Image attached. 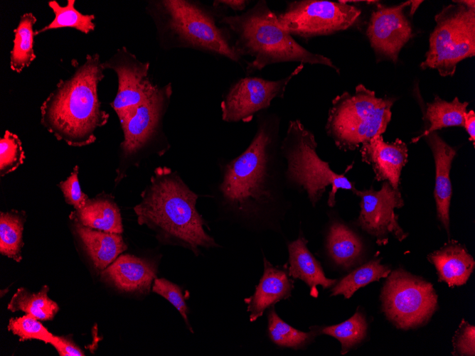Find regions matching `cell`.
Masks as SVG:
<instances>
[{
  "label": "cell",
  "mask_w": 475,
  "mask_h": 356,
  "mask_svg": "<svg viewBox=\"0 0 475 356\" xmlns=\"http://www.w3.org/2000/svg\"><path fill=\"white\" fill-rule=\"evenodd\" d=\"M409 5L410 1L390 7L378 5L372 12L366 33L378 57L397 61L400 50L412 35L410 23L403 11Z\"/></svg>",
  "instance_id": "9a60e30c"
},
{
  "label": "cell",
  "mask_w": 475,
  "mask_h": 356,
  "mask_svg": "<svg viewBox=\"0 0 475 356\" xmlns=\"http://www.w3.org/2000/svg\"><path fill=\"white\" fill-rule=\"evenodd\" d=\"M104 70H113L117 77V91L110 106L120 125L132 118L137 108L148 100L157 89L149 77L150 63L142 62L122 46L102 63Z\"/></svg>",
  "instance_id": "7c38bea8"
},
{
  "label": "cell",
  "mask_w": 475,
  "mask_h": 356,
  "mask_svg": "<svg viewBox=\"0 0 475 356\" xmlns=\"http://www.w3.org/2000/svg\"><path fill=\"white\" fill-rule=\"evenodd\" d=\"M36 18L32 13H24L14 28L13 48L10 52V68L20 73L36 59L34 52L35 31L33 26Z\"/></svg>",
  "instance_id": "484cf974"
},
{
  "label": "cell",
  "mask_w": 475,
  "mask_h": 356,
  "mask_svg": "<svg viewBox=\"0 0 475 356\" xmlns=\"http://www.w3.org/2000/svg\"><path fill=\"white\" fill-rule=\"evenodd\" d=\"M145 9L163 50L192 49L237 63L242 60L231 41L230 30L220 27L215 12L201 1L150 0Z\"/></svg>",
  "instance_id": "277c9868"
},
{
  "label": "cell",
  "mask_w": 475,
  "mask_h": 356,
  "mask_svg": "<svg viewBox=\"0 0 475 356\" xmlns=\"http://www.w3.org/2000/svg\"><path fill=\"white\" fill-rule=\"evenodd\" d=\"M263 261V275L253 295L245 299L251 322L276 303L289 298L294 288V281L289 278L287 265L274 266L265 257Z\"/></svg>",
  "instance_id": "ac0fdd59"
},
{
  "label": "cell",
  "mask_w": 475,
  "mask_h": 356,
  "mask_svg": "<svg viewBox=\"0 0 475 356\" xmlns=\"http://www.w3.org/2000/svg\"><path fill=\"white\" fill-rule=\"evenodd\" d=\"M464 127L466 129L469 136V141L473 142L474 146L475 141V113L474 110L466 112L464 115Z\"/></svg>",
  "instance_id": "ab89813d"
},
{
  "label": "cell",
  "mask_w": 475,
  "mask_h": 356,
  "mask_svg": "<svg viewBox=\"0 0 475 356\" xmlns=\"http://www.w3.org/2000/svg\"><path fill=\"white\" fill-rule=\"evenodd\" d=\"M468 104L467 102H461L457 97L452 102H447L439 96H435L434 101L427 104L425 116L428 123L427 128L420 135L413 138L411 142H417L421 138L442 128L464 127V115Z\"/></svg>",
  "instance_id": "d4e9b609"
},
{
  "label": "cell",
  "mask_w": 475,
  "mask_h": 356,
  "mask_svg": "<svg viewBox=\"0 0 475 356\" xmlns=\"http://www.w3.org/2000/svg\"><path fill=\"white\" fill-rule=\"evenodd\" d=\"M300 63L286 77L267 80L245 77L235 82L220 104L222 119L226 122H248L258 112L267 108L275 97H282L289 81L303 69Z\"/></svg>",
  "instance_id": "4fadbf2b"
},
{
  "label": "cell",
  "mask_w": 475,
  "mask_h": 356,
  "mask_svg": "<svg viewBox=\"0 0 475 356\" xmlns=\"http://www.w3.org/2000/svg\"><path fill=\"white\" fill-rule=\"evenodd\" d=\"M316 331L299 330L284 322L272 307L268 313V335L271 341L280 347L300 350L311 342Z\"/></svg>",
  "instance_id": "4dcf8cb0"
},
{
  "label": "cell",
  "mask_w": 475,
  "mask_h": 356,
  "mask_svg": "<svg viewBox=\"0 0 475 356\" xmlns=\"http://www.w3.org/2000/svg\"><path fill=\"white\" fill-rule=\"evenodd\" d=\"M427 141L432 149L435 163L434 196L437 217L449 234V206L452 183L449 173L456 150L446 143L435 131L430 133Z\"/></svg>",
  "instance_id": "d6986e66"
},
{
  "label": "cell",
  "mask_w": 475,
  "mask_h": 356,
  "mask_svg": "<svg viewBox=\"0 0 475 356\" xmlns=\"http://www.w3.org/2000/svg\"><path fill=\"white\" fill-rule=\"evenodd\" d=\"M248 3L249 1L245 0H217L213 1V6L219 8L222 6L237 11L244 10Z\"/></svg>",
  "instance_id": "f35d334b"
},
{
  "label": "cell",
  "mask_w": 475,
  "mask_h": 356,
  "mask_svg": "<svg viewBox=\"0 0 475 356\" xmlns=\"http://www.w3.org/2000/svg\"><path fill=\"white\" fill-rule=\"evenodd\" d=\"M100 55L87 54L80 63L71 60L72 75L60 80L41 106V123L58 141L82 147L96 141L95 132L108 122L98 85L105 77Z\"/></svg>",
  "instance_id": "7a4b0ae2"
},
{
  "label": "cell",
  "mask_w": 475,
  "mask_h": 356,
  "mask_svg": "<svg viewBox=\"0 0 475 356\" xmlns=\"http://www.w3.org/2000/svg\"><path fill=\"white\" fill-rule=\"evenodd\" d=\"M380 259H372L344 276L331 289V296L343 295L350 298L360 288L385 278L390 272L388 266L380 263Z\"/></svg>",
  "instance_id": "f1b7e54d"
},
{
  "label": "cell",
  "mask_w": 475,
  "mask_h": 356,
  "mask_svg": "<svg viewBox=\"0 0 475 356\" xmlns=\"http://www.w3.org/2000/svg\"><path fill=\"white\" fill-rule=\"evenodd\" d=\"M24 212L11 210L0 213V253L17 262L22 259Z\"/></svg>",
  "instance_id": "83f0119b"
},
{
  "label": "cell",
  "mask_w": 475,
  "mask_h": 356,
  "mask_svg": "<svg viewBox=\"0 0 475 356\" xmlns=\"http://www.w3.org/2000/svg\"><path fill=\"white\" fill-rule=\"evenodd\" d=\"M428 260L435 266L439 281L449 287L465 284L475 266L472 256L457 242L445 244L431 253Z\"/></svg>",
  "instance_id": "44dd1931"
},
{
  "label": "cell",
  "mask_w": 475,
  "mask_h": 356,
  "mask_svg": "<svg viewBox=\"0 0 475 356\" xmlns=\"http://www.w3.org/2000/svg\"><path fill=\"white\" fill-rule=\"evenodd\" d=\"M50 344L60 356H83L84 352L70 339L53 335Z\"/></svg>",
  "instance_id": "74e56055"
},
{
  "label": "cell",
  "mask_w": 475,
  "mask_h": 356,
  "mask_svg": "<svg viewBox=\"0 0 475 356\" xmlns=\"http://www.w3.org/2000/svg\"><path fill=\"white\" fill-rule=\"evenodd\" d=\"M274 129L260 121L252 141L222 168L218 192L223 205L247 220H279L284 203V171L274 161Z\"/></svg>",
  "instance_id": "6da1fadb"
},
{
  "label": "cell",
  "mask_w": 475,
  "mask_h": 356,
  "mask_svg": "<svg viewBox=\"0 0 475 356\" xmlns=\"http://www.w3.org/2000/svg\"><path fill=\"white\" fill-rule=\"evenodd\" d=\"M172 94L171 82L158 86L151 97L137 108L134 115L121 125L123 141L119 147L116 183L125 176L129 168L138 166L149 156H162L170 149L164 130V119Z\"/></svg>",
  "instance_id": "ba28073f"
},
{
  "label": "cell",
  "mask_w": 475,
  "mask_h": 356,
  "mask_svg": "<svg viewBox=\"0 0 475 356\" xmlns=\"http://www.w3.org/2000/svg\"><path fill=\"white\" fill-rule=\"evenodd\" d=\"M368 324L365 315L356 311L348 320L336 325L325 327L321 333L337 339L341 345V354H346L351 348L361 342L367 335Z\"/></svg>",
  "instance_id": "1f68e13d"
},
{
  "label": "cell",
  "mask_w": 475,
  "mask_h": 356,
  "mask_svg": "<svg viewBox=\"0 0 475 356\" xmlns=\"http://www.w3.org/2000/svg\"><path fill=\"white\" fill-rule=\"evenodd\" d=\"M454 355H475V327L463 320L453 337Z\"/></svg>",
  "instance_id": "8d00e7d4"
},
{
  "label": "cell",
  "mask_w": 475,
  "mask_h": 356,
  "mask_svg": "<svg viewBox=\"0 0 475 356\" xmlns=\"http://www.w3.org/2000/svg\"><path fill=\"white\" fill-rule=\"evenodd\" d=\"M48 291L46 285L36 293L20 287L13 295L7 308L11 312L23 311L39 320H51L58 312L59 306L48 297Z\"/></svg>",
  "instance_id": "4316f807"
},
{
  "label": "cell",
  "mask_w": 475,
  "mask_h": 356,
  "mask_svg": "<svg viewBox=\"0 0 475 356\" xmlns=\"http://www.w3.org/2000/svg\"><path fill=\"white\" fill-rule=\"evenodd\" d=\"M219 23L235 36L234 47L237 53L241 57L253 58L246 67L247 73L282 62L324 65L338 72L329 58L309 51L283 30L279 26L277 16L265 1H258L243 14L224 16Z\"/></svg>",
  "instance_id": "5b68a950"
},
{
  "label": "cell",
  "mask_w": 475,
  "mask_h": 356,
  "mask_svg": "<svg viewBox=\"0 0 475 356\" xmlns=\"http://www.w3.org/2000/svg\"><path fill=\"white\" fill-rule=\"evenodd\" d=\"M354 194L361 198V211L356 225L375 237L378 244L385 245L390 234L400 242L407 237L399 225L395 213V209L404 205L399 189H394L385 181L379 190L356 189Z\"/></svg>",
  "instance_id": "5bb4252c"
},
{
  "label": "cell",
  "mask_w": 475,
  "mask_h": 356,
  "mask_svg": "<svg viewBox=\"0 0 475 356\" xmlns=\"http://www.w3.org/2000/svg\"><path fill=\"white\" fill-rule=\"evenodd\" d=\"M307 240L299 234L297 239L287 245L289 252V275L303 281L309 287L310 295L318 296L317 286L328 288L336 284V279L327 278L319 261L307 247Z\"/></svg>",
  "instance_id": "7402d4cb"
},
{
  "label": "cell",
  "mask_w": 475,
  "mask_h": 356,
  "mask_svg": "<svg viewBox=\"0 0 475 356\" xmlns=\"http://www.w3.org/2000/svg\"><path fill=\"white\" fill-rule=\"evenodd\" d=\"M387 277L380 294L386 318L404 330L426 323L437 307L432 284L400 269Z\"/></svg>",
  "instance_id": "30bf717a"
},
{
  "label": "cell",
  "mask_w": 475,
  "mask_h": 356,
  "mask_svg": "<svg viewBox=\"0 0 475 356\" xmlns=\"http://www.w3.org/2000/svg\"><path fill=\"white\" fill-rule=\"evenodd\" d=\"M327 249L329 256L337 265L348 268L362 254L363 244L350 228L341 222H335L329 230Z\"/></svg>",
  "instance_id": "cb8c5ba5"
},
{
  "label": "cell",
  "mask_w": 475,
  "mask_h": 356,
  "mask_svg": "<svg viewBox=\"0 0 475 356\" xmlns=\"http://www.w3.org/2000/svg\"><path fill=\"white\" fill-rule=\"evenodd\" d=\"M8 330L19 337L20 341L37 340L50 344L53 337L38 319L28 314L10 318Z\"/></svg>",
  "instance_id": "836d02e7"
},
{
  "label": "cell",
  "mask_w": 475,
  "mask_h": 356,
  "mask_svg": "<svg viewBox=\"0 0 475 356\" xmlns=\"http://www.w3.org/2000/svg\"><path fill=\"white\" fill-rule=\"evenodd\" d=\"M74 232L94 266L102 271L127 249L122 234L92 229L73 221Z\"/></svg>",
  "instance_id": "ffe728a7"
},
{
  "label": "cell",
  "mask_w": 475,
  "mask_h": 356,
  "mask_svg": "<svg viewBox=\"0 0 475 356\" xmlns=\"http://www.w3.org/2000/svg\"><path fill=\"white\" fill-rule=\"evenodd\" d=\"M24 159V151L18 136L6 130L0 139V176L14 171Z\"/></svg>",
  "instance_id": "d6a6232c"
},
{
  "label": "cell",
  "mask_w": 475,
  "mask_h": 356,
  "mask_svg": "<svg viewBox=\"0 0 475 356\" xmlns=\"http://www.w3.org/2000/svg\"><path fill=\"white\" fill-rule=\"evenodd\" d=\"M70 218L100 231L116 234L124 231L119 207L108 195H98L89 199L82 208L72 212Z\"/></svg>",
  "instance_id": "603a6c76"
},
{
  "label": "cell",
  "mask_w": 475,
  "mask_h": 356,
  "mask_svg": "<svg viewBox=\"0 0 475 356\" xmlns=\"http://www.w3.org/2000/svg\"><path fill=\"white\" fill-rule=\"evenodd\" d=\"M361 10L345 1H293L277 16L279 26L291 35L303 38L329 35L351 27Z\"/></svg>",
  "instance_id": "8fae6325"
},
{
  "label": "cell",
  "mask_w": 475,
  "mask_h": 356,
  "mask_svg": "<svg viewBox=\"0 0 475 356\" xmlns=\"http://www.w3.org/2000/svg\"><path fill=\"white\" fill-rule=\"evenodd\" d=\"M317 143L314 135L300 121H290L287 134L280 146L286 162L284 179L297 190H304L313 205L319 201L326 188L331 186L328 205L333 207L338 190H351L356 188L354 183L343 174L336 173L328 162L321 159L316 153Z\"/></svg>",
  "instance_id": "8992f818"
},
{
  "label": "cell",
  "mask_w": 475,
  "mask_h": 356,
  "mask_svg": "<svg viewBox=\"0 0 475 356\" xmlns=\"http://www.w3.org/2000/svg\"><path fill=\"white\" fill-rule=\"evenodd\" d=\"M75 0H68L67 4L61 6L57 1L51 0L48 2V6L54 14L53 20L43 28L36 30L35 36L46 31L60 28H73L83 33H89L95 28L93 21L95 16L84 14L75 8Z\"/></svg>",
  "instance_id": "f546056e"
},
{
  "label": "cell",
  "mask_w": 475,
  "mask_h": 356,
  "mask_svg": "<svg viewBox=\"0 0 475 356\" xmlns=\"http://www.w3.org/2000/svg\"><path fill=\"white\" fill-rule=\"evenodd\" d=\"M198 198L176 172L159 166L134 210L139 225L153 230L160 242L185 247L198 256L200 248L220 247L205 230L206 222L196 207Z\"/></svg>",
  "instance_id": "3957f363"
},
{
  "label": "cell",
  "mask_w": 475,
  "mask_h": 356,
  "mask_svg": "<svg viewBox=\"0 0 475 356\" xmlns=\"http://www.w3.org/2000/svg\"><path fill=\"white\" fill-rule=\"evenodd\" d=\"M156 271L154 262L124 254L101 271V276L120 291L147 293L156 279Z\"/></svg>",
  "instance_id": "e0dca14e"
},
{
  "label": "cell",
  "mask_w": 475,
  "mask_h": 356,
  "mask_svg": "<svg viewBox=\"0 0 475 356\" xmlns=\"http://www.w3.org/2000/svg\"><path fill=\"white\" fill-rule=\"evenodd\" d=\"M436 14L429 49L420 64L423 70H437L452 76L459 62L475 55V1H454Z\"/></svg>",
  "instance_id": "9c48e42d"
},
{
  "label": "cell",
  "mask_w": 475,
  "mask_h": 356,
  "mask_svg": "<svg viewBox=\"0 0 475 356\" xmlns=\"http://www.w3.org/2000/svg\"><path fill=\"white\" fill-rule=\"evenodd\" d=\"M394 98H381L360 84L352 94L337 95L329 111L326 130L336 146L354 151L386 130L392 117Z\"/></svg>",
  "instance_id": "52a82bcc"
},
{
  "label": "cell",
  "mask_w": 475,
  "mask_h": 356,
  "mask_svg": "<svg viewBox=\"0 0 475 356\" xmlns=\"http://www.w3.org/2000/svg\"><path fill=\"white\" fill-rule=\"evenodd\" d=\"M152 291L169 301L180 313L188 329L193 333L188 318V307L184 300L181 288L166 279H155Z\"/></svg>",
  "instance_id": "e575fe53"
},
{
  "label": "cell",
  "mask_w": 475,
  "mask_h": 356,
  "mask_svg": "<svg viewBox=\"0 0 475 356\" xmlns=\"http://www.w3.org/2000/svg\"><path fill=\"white\" fill-rule=\"evenodd\" d=\"M79 166H75L71 174L64 181L58 184L65 202L74 207L75 210L82 208L88 200V196L80 188L78 180Z\"/></svg>",
  "instance_id": "d590c367"
},
{
  "label": "cell",
  "mask_w": 475,
  "mask_h": 356,
  "mask_svg": "<svg viewBox=\"0 0 475 356\" xmlns=\"http://www.w3.org/2000/svg\"><path fill=\"white\" fill-rule=\"evenodd\" d=\"M362 161L370 165L378 181H388L394 189H399L402 168L407 162V145L400 139L385 142L377 135L361 147Z\"/></svg>",
  "instance_id": "2e32d148"
},
{
  "label": "cell",
  "mask_w": 475,
  "mask_h": 356,
  "mask_svg": "<svg viewBox=\"0 0 475 356\" xmlns=\"http://www.w3.org/2000/svg\"><path fill=\"white\" fill-rule=\"evenodd\" d=\"M422 1H410V15H413Z\"/></svg>",
  "instance_id": "60d3db41"
}]
</instances>
